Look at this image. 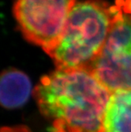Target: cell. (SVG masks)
Returning <instances> with one entry per match:
<instances>
[{"label":"cell","instance_id":"1","mask_svg":"<svg viewBox=\"0 0 131 132\" xmlns=\"http://www.w3.org/2000/svg\"><path fill=\"white\" fill-rule=\"evenodd\" d=\"M40 112L55 132H102L111 93L86 70H58L33 91Z\"/></svg>","mask_w":131,"mask_h":132},{"label":"cell","instance_id":"2","mask_svg":"<svg viewBox=\"0 0 131 132\" xmlns=\"http://www.w3.org/2000/svg\"><path fill=\"white\" fill-rule=\"evenodd\" d=\"M123 9L101 0L76 3L60 37L43 50L58 70H86L100 55Z\"/></svg>","mask_w":131,"mask_h":132},{"label":"cell","instance_id":"3","mask_svg":"<svg viewBox=\"0 0 131 132\" xmlns=\"http://www.w3.org/2000/svg\"><path fill=\"white\" fill-rule=\"evenodd\" d=\"M76 0H15L13 12L29 42L43 50L60 37Z\"/></svg>","mask_w":131,"mask_h":132},{"label":"cell","instance_id":"4","mask_svg":"<svg viewBox=\"0 0 131 132\" xmlns=\"http://www.w3.org/2000/svg\"><path fill=\"white\" fill-rule=\"evenodd\" d=\"M88 71L111 93L131 89V16H118L103 49Z\"/></svg>","mask_w":131,"mask_h":132},{"label":"cell","instance_id":"5","mask_svg":"<svg viewBox=\"0 0 131 132\" xmlns=\"http://www.w3.org/2000/svg\"><path fill=\"white\" fill-rule=\"evenodd\" d=\"M32 85L23 72L10 68L5 70L0 81V101L3 107L12 109L25 104L31 94Z\"/></svg>","mask_w":131,"mask_h":132},{"label":"cell","instance_id":"6","mask_svg":"<svg viewBox=\"0 0 131 132\" xmlns=\"http://www.w3.org/2000/svg\"><path fill=\"white\" fill-rule=\"evenodd\" d=\"M102 132H131V89L111 93Z\"/></svg>","mask_w":131,"mask_h":132},{"label":"cell","instance_id":"7","mask_svg":"<svg viewBox=\"0 0 131 132\" xmlns=\"http://www.w3.org/2000/svg\"><path fill=\"white\" fill-rule=\"evenodd\" d=\"M1 132H32L27 127L19 125L14 127H3L1 129Z\"/></svg>","mask_w":131,"mask_h":132},{"label":"cell","instance_id":"8","mask_svg":"<svg viewBox=\"0 0 131 132\" xmlns=\"http://www.w3.org/2000/svg\"><path fill=\"white\" fill-rule=\"evenodd\" d=\"M116 5L120 6L124 13H131V0H117Z\"/></svg>","mask_w":131,"mask_h":132}]
</instances>
